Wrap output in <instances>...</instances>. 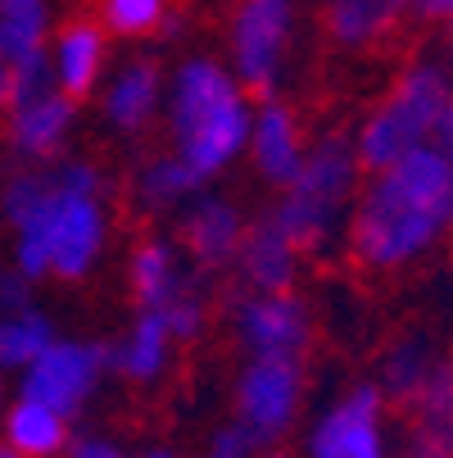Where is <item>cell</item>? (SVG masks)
Segmentation results:
<instances>
[{"mask_svg":"<svg viewBox=\"0 0 453 458\" xmlns=\"http://www.w3.org/2000/svg\"><path fill=\"white\" fill-rule=\"evenodd\" d=\"M172 354H177V341L168 332V322L159 313H132V322L109 341V377L146 390L168 377Z\"/></svg>","mask_w":453,"mask_h":458,"instance_id":"19","label":"cell"},{"mask_svg":"<svg viewBox=\"0 0 453 458\" xmlns=\"http://www.w3.org/2000/svg\"><path fill=\"white\" fill-rule=\"evenodd\" d=\"M46 64H50V87L82 105L87 96H100V87H105L109 32L100 28V19H82V14L63 19V23H55Z\"/></svg>","mask_w":453,"mask_h":458,"instance_id":"15","label":"cell"},{"mask_svg":"<svg viewBox=\"0 0 453 458\" xmlns=\"http://www.w3.org/2000/svg\"><path fill=\"white\" fill-rule=\"evenodd\" d=\"M245 209L222 191H200L196 200L181 209L177 223V245L186 254V264H196V273H222L236 264L240 241H245Z\"/></svg>","mask_w":453,"mask_h":458,"instance_id":"14","label":"cell"},{"mask_svg":"<svg viewBox=\"0 0 453 458\" xmlns=\"http://www.w3.org/2000/svg\"><path fill=\"white\" fill-rule=\"evenodd\" d=\"M55 341H59V327L41 304L19 309V313H0V372L23 377Z\"/></svg>","mask_w":453,"mask_h":458,"instance_id":"24","label":"cell"},{"mask_svg":"<svg viewBox=\"0 0 453 458\" xmlns=\"http://www.w3.org/2000/svg\"><path fill=\"white\" fill-rule=\"evenodd\" d=\"M137 458H181V454H177L172 445H146V449H141Z\"/></svg>","mask_w":453,"mask_h":458,"instance_id":"33","label":"cell"},{"mask_svg":"<svg viewBox=\"0 0 453 458\" xmlns=\"http://www.w3.org/2000/svg\"><path fill=\"white\" fill-rule=\"evenodd\" d=\"M231 336L245 359H299L313 345V309L299 291L240 295L231 304Z\"/></svg>","mask_w":453,"mask_h":458,"instance_id":"11","label":"cell"},{"mask_svg":"<svg viewBox=\"0 0 453 458\" xmlns=\"http://www.w3.org/2000/svg\"><path fill=\"white\" fill-rule=\"evenodd\" d=\"M435 363H440V354H435L422 336H404V341H395L390 350H385L376 390L385 395V404H399V409H408V404L422 395V386L431 381Z\"/></svg>","mask_w":453,"mask_h":458,"instance_id":"25","label":"cell"},{"mask_svg":"<svg viewBox=\"0 0 453 458\" xmlns=\"http://www.w3.org/2000/svg\"><path fill=\"white\" fill-rule=\"evenodd\" d=\"M164 96H168V73L155 55H127L113 64L105 87H100V123L113 137H146L164 118Z\"/></svg>","mask_w":453,"mask_h":458,"instance_id":"13","label":"cell"},{"mask_svg":"<svg viewBox=\"0 0 453 458\" xmlns=\"http://www.w3.org/2000/svg\"><path fill=\"white\" fill-rule=\"evenodd\" d=\"M168 14H172L168 0H100V28L109 37H122V41L159 37Z\"/></svg>","mask_w":453,"mask_h":458,"instance_id":"26","label":"cell"},{"mask_svg":"<svg viewBox=\"0 0 453 458\" xmlns=\"http://www.w3.org/2000/svg\"><path fill=\"white\" fill-rule=\"evenodd\" d=\"M159 318L168 322V332H172L177 345H190V341H200V336L209 332L214 309H209V295L200 291V282H190V286H186V291H181Z\"/></svg>","mask_w":453,"mask_h":458,"instance_id":"27","label":"cell"},{"mask_svg":"<svg viewBox=\"0 0 453 458\" xmlns=\"http://www.w3.org/2000/svg\"><path fill=\"white\" fill-rule=\"evenodd\" d=\"M168 150L200 186H214L249 150L254 96L231 78L218 55H186L168 73L164 96Z\"/></svg>","mask_w":453,"mask_h":458,"instance_id":"3","label":"cell"},{"mask_svg":"<svg viewBox=\"0 0 453 458\" xmlns=\"http://www.w3.org/2000/svg\"><path fill=\"white\" fill-rule=\"evenodd\" d=\"M50 37L55 0H0V114L50 87Z\"/></svg>","mask_w":453,"mask_h":458,"instance_id":"9","label":"cell"},{"mask_svg":"<svg viewBox=\"0 0 453 458\" xmlns=\"http://www.w3.org/2000/svg\"><path fill=\"white\" fill-rule=\"evenodd\" d=\"M258 454H264V449H258L236 422H227V427H218L209 436V445H205L200 458H258Z\"/></svg>","mask_w":453,"mask_h":458,"instance_id":"29","label":"cell"},{"mask_svg":"<svg viewBox=\"0 0 453 458\" xmlns=\"http://www.w3.org/2000/svg\"><path fill=\"white\" fill-rule=\"evenodd\" d=\"M404 14H408V0H327L322 28L340 50H372L399 28Z\"/></svg>","mask_w":453,"mask_h":458,"instance_id":"20","label":"cell"},{"mask_svg":"<svg viewBox=\"0 0 453 458\" xmlns=\"http://www.w3.org/2000/svg\"><path fill=\"white\" fill-rule=\"evenodd\" d=\"M78 132V100L59 96L55 87H41L5 109V146L14 164L23 168H50L63 159Z\"/></svg>","mask_w":453,"mask_h":458,"instance_id":"12","label":"cell"},{"mask_svg":"<svg viewBox=\"0 0 453 458\" xmlns=\"http://www.w3.org/2000/svg\"><path fill=\"white\" fill-rule=\"evenodd\" d=\"M0 440H5L19 458H63L73 440V422L59 418L55 409H41L32 400H10L0 413Z\"/></svg>","mask_w":453,"mask_h":458,"instance_id":"22","label":"cell"},{"mask_svg":"<svg viewBox=\"0 0 453 458\" xmlns=\"http://www.w3.org/2000/svg\"><path fill=\"white\" fill-rule=\"evenodd\" d=\"M295 0H236L227 19V69L254 96H281V78L295 46Z\"/></svg>","mask_w":453,"mask_h":458,"instance_id":"6","label":"cell"},{"mask_svg":"<svg viewBox=\"0 0 453 458\" xmlns=\"http://www.w3.org/2000/svg\"><path fill=\"white\" fill-rule=\"evenodd\" d=\"M105 377H109V341L59 336L23 377H14V395L78 422L96 400V390L105 386Z\"/></svg>","mask_w":453,"mask_h":458,"instance_id":"8","label":"cell"},{"mask_svg":"<svg viewBox=\"0 0 453 458\" xmlns=\"http://www.w3.org/2000/svg\"><path fill=\"white\" fill-rule=\"evenodd\" d=\"M127 191H132V200L141 214H181L190 200H196L200 186L196 177L186 173V164L172 155V150H155L146 155L137 168H132V182H127Z\"/></svg>","mask_w":453,"mask_h":458,"instance_id":"21","label":"cell"},{"mask_svg":"<svg viewBox=\"0 0 453 458\" xmlns=\"http://www.w3.org/2000/svg\"><path fill=\"white\" fill-rule=\"evenodd\" d=\"M113 236L109 177L96 159L50 164V191L41 209L10 232V268L32 286L41 282H87L100 273Z\"/></svg>","mask_w":453,"mask_h":458,"instance_id":"2","label":"cell"},{"mask_svg":"<svg viewBox=\"0 0 453 458\" xmlns=\"http://www.w3.org/2000/svg\"><path fill=\"white\" fill-rule=\"evenodd\" d=\"M299 458H390L385 436V395L376 381H358L322 409L304 436Z\"/></svg>","mask_w":453,"mask_h":458,"instance_id":"10","label":"cell"},{"mask_svg":"<svg viewBox=\"0 0 453 458\" xmlns=\"http://www.w3.org/2000/svg\"><path fill=\"white\" fill-rule=\"evenodd\" d=\"M0 227H5V223H0Z\"/></svg>","mask_w":453,"mask_h":458,"instance_id":"38","label":"cell"},{"mask_svg":"<svg viewBox=\"0 0 453 458\" xmlns=\"http://www.w3.org/2000/svg\"><path fill=\"white\" fill-rule=\"evenodd\" d=\"M231 268H236L245 295H286V291H295V282L304 273V254L273 223V214H264L245 227V241H240V254Z\"/></svg>","mask_w":453,"mask_h":458,"instance_id":"17","label":"cell"},{"mask_svg":"<svg viewBox=\"0 0 453 458\" xmlns=\"http://www.w3.org/2000/svg\"><path fill=\"white\" fill-rule=\"evenodd\" d=\"M258 458H299V454H290V449L281 445V449H264V454H258Z\"/></svg>","mask_w":453,"mask_h":458,"instance_id":"35","label":"cell"},{"mask_svg":"<svg viewBox=\"0 0 453 458\" xmlns=\"http://www.w3.org/2000/svg\"><path fill=\"white\" fill-rule=\"evenodd\" d=\"M32 304H37V286L23 273H14L10 264H0V313H19Z\"/></svg>","mask_w":453,"mask_h":458,"instance_id":"30","label":"cell"},{"mask_svg":"<svg viewBox=\"0 0 453 458\" xmlns=\"http://www.w3.org/2000/svg\"><path fill=\"white\" fill-rule=\"evenodd\" d=\"M453 105V78L444 64L435 59H413L408 69L390 82L367 114L363 123L354 127V155H358V168L363 173H381L399 164L404 155L431 146L435 127L444 118V109Z\"/></svg>","mask_w":453,"mask_h":458,"instance_id":"5","label":"cell"},{"mask_svg":"<svg viewBox=\"0 0 453 458\" xmlns=\"http://www.w3.org/2000/svg\"><path fill=\"white\" fill-rule=\"evenodd\" d=\"M0 458H19V454H14V449H10L5 440H0Z\"/></svg>","mask_w":453,"mask_h":458,"instance_id":"37","label":"cell"},{"mask_svg":"<svg viewBox=\"0 0 453 458\" xmlns=\"http://www.w3.org/2000/svg\"><path fill=\"white\" fill-rule=\"evenodd\" d=\"M10 381H14V377L0 372V413H5V409H10V400H14V395H10Z\"/></svg>","mask_w":453,"mask_h":458,"instance_id":"34","label":"cell"},{"mask_svg":"<svg viewBox=\"0 0 453 458\" xmlns=\"http://www.w3.org/2000/svg\"><path fill=\"white\" fill-rule=\"evenodd\" d=\"M358 191H363V168H358L354 141L331 132V137L308 141L304 168L277 195V205L268 214L299 245V254H317L322 245L345 236V223H349Z\"/></svg>","mask_w":453,"mask_h":458,"instance_id":"4","label":"cell"},{"mask_svg":"<svg viewBox=\"0 0 453 458\" xmlns=\"http://www.w3.org/2000/svg\"><path fill=\"white\" fill-rule=\"evenodd\" d=\"M304 155H308V137H304L295 105L281 96L254 100V127H249V150H245L254 177L264 186L286 191L295 173L304 168Z\"/></svg>","mask_w":453,"mask_h":458,"instance_id":"16","label":"cell"},{"mask_svg":"<svg viewBox=\"0 0 453 458\" xmlns=\"http://www.w3.org/2000/svg\"><path fill=\"white\" fill-rule=\"evenodd\" d=\"M63 458H137V454L127 449L118 436H109V431H73L69 454Z\"/></svg>","mask_w":453,"mask_h":458,"instance_id":"28","label":"cell"},{"mask_svg":"<svg viewBox=\"0 0 453 458\" xmlns=\"http://www.w3.org/2000/svg\"><path fill=\"white\" fill-rule=\"evenodd\" d=\"M431 150L449 164V173H453V105L444 109V118H440V127H435V137H431Z\"/></svg>","mask_w":453,"mask_h":458,"instance_id":"32","label":"cell"},{"mask_svg":"<svg viewBox=\"0 0 453 458\" xmlns=\"http://www.w3.org/2000/svg\"><path fill=\"white\" fill-rule=\"evenodd\" d=\"M408 14L422 23H440L453 37V0H408Z\"/></svg>","mask_w":453,"mask_h":458,"instance_id":"31","label":"cell"},{"mask_svg":"<svg viewBox=\"0 0 453 458\" xmlns=\"http://www.w3.org/2000/svg\"><path fill=\"white\" fill-rule=\"evenodd\" d=\"M453 232V173L422 146L399 164L367 173L345 223V254L358 273L390 277L426 259Z\"/></svg>","mask_w":453,"mask_h":458,"instance_id":"1","label":"cell"},{"mask_svg":"<svg viewBox=\"0 0 453 458\" xmlns=\"http://www.w3.org/2000/svg\"><path fill=\"white\" fill-rule=\"evenodd\" d=\"M404 458H444V454H431V449H413V445H408V454H404Z\"/></svg>","mask_w":453,"mask_h":458,"instance_id":"36","label":"cell"},{"mask_svg":"<svg viewBox=\"0 0 453 458\" xmlns=\"http://www.w3.org/2000/svg\"><path fill=\"white\" fill-rule=\"evenodd\" d=\"M190 282L196 277L186 273V254L172 236L146 232L127 250V291H132L137 313H164Z\"/></svg>","mask_w":453,"mask_h":458,"instance_id":"18","label":"cell"},{"mask_svg":"<svg viewBox=\"0 0 453 458\" xmlns=\"http://www.w3.org/2000/svg\"><path fill=\"white\" fill-rule=\"evenodd\" d=\"M408 413V445L453 458V359H440L422 395L404 409Z\"/></svg>","mask_w":453,"mask_h":458,"instance_id":"23","label":"cell"},{"mask_svg":"<svg viewBox=\"0 0 453 458\" xmlns=\"http://www.w3.org/2000/svg\"><path fill=\"white\" fill-rule=\"evenodd\" d=\"M308 372L299 359H245L231 381V422L258 445L281 449L299 427Z\"/></svg>","mask_w":453,"mask_h":458,"instance_id":"7","label":"cell"}]
</instances>
